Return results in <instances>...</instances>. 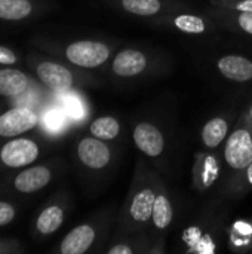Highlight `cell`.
<instances>
[{
	"label": "cell",
	"mask_w": 252,
	"mask_h": 254,
	"mask_svg": "<svg viewBox=\"0 0 252 254\" xmlns=\"http://www.w3.org/2000/svg\"><path fill=\"white\" fill-rule=\"evenodd\" d=\"M110 54V48L97 40H79L68 45L65 49L67 60L83 68H95L102 65L108 60Z\"/></svg>",
	"instance_id": "1"
},
{
	"label": "cell",
	"mask_w": 252,
	"mask_h": 254,
	"mask_svg": "<svg viewBox=\"0 0 252 254\" xmlns=\"http://www.w3.org/2000/svg\"><path fill=\"white\" fill-rule=\"evenodd\" d=\"M224 159L233 170L242 171L252 165V134L247 128L235 129L224 146Z\"/></svg>",
	"instance_id": "2"
},
{
	"label": "cell",
	"mask_w": 252,
	"mask_h": 254,
	"mask_svg": "<svg viewBox=\"0 0 252 254\" xmlns=\"http://www.w3.org/2000/svg\"><path fill=\"white\" fill-rule=\"evenodd\" d=\"M39 158V146L30 138H13L0 150V159L10 168L30 165Z\"/></svg>",
	"instance_id": "3"
},
{
	"label": "cell",
	"mask_w": 252,
	"mask_h": 254,
	"mask_svg": "<svg viewBox=\"0 0 252 254\" xmlns=\"http://www.w3.org/2000/svg\"><path fill=\"white\" fill-rule=\"evenodd\" d=\"M37 115L28 107H15L0 115V137L12 138L37 125Z\"/></svg>",
	"instance_id": "4"
},
{
	"label": "cell",
	"mask_w": 252,
	"mask_h": 254,
	"mask_svg": "<svg viewBox=\"0 0 252 254\" xmlns=\"http://www.w3.org/2000/svg\"><path fill=\"white\" fill-rule=\"evenodd\" d=\"M77 156L83 165L91 170H102L111 161V150L97 137H86L77 146Z\"/></svg>",
	"instance_id": "5"
},
{
	"label": "cell",
	"mask_w": 252,
	"mask_h": 254,
	"mask_svg": "<svg viewBox=\"0 0 252 254\" xmlns=\"http://www.w3.org/2000/svg\"><path fill=\"white\" fill-rule=\"evenodd\" d=\"M132 138L135 146L147 156L157 158L165 150V137L160 129L150 122H140L134 128Z\"/></svg>",
	"instance_id": "6"
},
{
	"label": "cell",
	"mask_w": 252,
	"mask_h": 254,
	"mask_svg": "<svg viewBox=\"0 0 252 254\" xmlns=\"http://www.w3.org/2000/svg\"><path fill=\"white\" fill-rule=\"evenodd\" d=\"M36 73L43 85H46L48 88H50L52 91H56V92H65L74 83L73 73L67 67L61 65L58 63L45 61L37 65Z\"/></svg>",
	"instance_id": "7"
},
{
	"label": "cell",
	"mask_w": 252,
	"mask_h": 254,
	"mask_svg": "<svg viewBox=\"0 0 252 254\" xmlns=\"http://www.w3.org/2000/svg\"><path fill=\"white\" fill-rule=\"evenodd\" d=\"M154 201H156V192L151 188L144 186L138 189L131 198L128 205L129 220L135 225H143L151 220Z\"/></svg>",
	"instance_id": "8"
},
{
	"label": "cell",
	"mask_w": 252,
	"mask_h": 254,
	"mask_svg": "<svg viewBox=\"0 0 252 254\" xmlns=\"http://www.w3.org/2000/svg\"><path fill=\"white\" fill-rule=\"evenodd\" d=\"M147 67V57L137 49H125L119 52L111 64L114 74L120 77H134L141 74Z\"/></svg>",
	"instance_id": "9"
},
{
	"label": "cell",
	"mask_w": 252,
	"mask_h": 254,
	"mask_svg": "<svg viewBox=\"0 0 252 254\" xmlns=\"http://www.w3.org/2000/svg\"><path fill=\"white\" fill-rule=\"evenodd\" d=\"M218 71L232 82H248L252 79V61L242 55H224L217 63Z\"/></svg>",
	"instance_id": "10"
},
{
	"label": "cell",
	"mask_w": 252,
	"mask_h": 254,
	"mask_svg": "<svg viewBox=\"0 0 252 254\" xmlns=\"http://www.w3.org/2000/svg\"><path fill=\"white\" fill-rule=\"evenodd\" d=\"M95 229L91 225H80L70 231L61 243L59 252L62 254L86 253L95 241Z\"/></svg>",
	"instance_id": "11"
},
{
	"label": "cell",
	"mask_w": 252,
	"mask_h": 254,
	"mask_svg": "<svg viewBox=\"0 0 252 254\" xmlns=\"http://www.w3.org/2000/svg\"><path fill=\"white\" fill-rule=\"evenodd\" d=\"M50 179H52V173L49 168L33 167V168H27L21 171L15 177L13 185H15V189L19 190L21 193H33L48 186Z\"/></svg>",
	"instance_id": "12"
},
{
	"label": "cell",
	"mask_w": 252,
	"mask_h": 254,
	"mask_svg": "<svg viewBox=\"0 0 252 254\" xmlns=\"http://www.w3.org/2000/svg\"><path fill=\"white\" fill-rule=\"evenodd\" d=\"M28 77L25 73L15 68L0 70V95L16 97L28 88Z\"/></svg>",
	"instance_id": "13"
},
{
	"label": "cell",
	"mask_w": 252,
	"mask_h": 254,
	"mask_svg": "<svg viewBox=\"0 0 252 254\" xmlns=\"http://www.w3.org/2000/svg\"><path fill=\"white\" fill-rule=\"evenodd\" d=\"M229 132V122L224 118H214L208 121L202 129V141L208 149H217Z\"/></svg>",
	"instance_id": "14"
},
{
	"label": "cell",
	"mask_w": 252,
	"mask_h": 254,
	"mask_svg": "<svg viewBox=\"0 0 252 254\" xmlns=\"http://www.w3.org/2000/svg\"><path fill=\"white\" fill-rule=\"evenodd\" d=\"M172 219H174V210L169 198L165 193H157L153 207V214H151L153 226L157 231H165L166 228H169Z\"/></svg>",
	"instance_id": "15"
},
{
	"label": "cell",
	"mask_w": 252,
	"mask_h": 254,
	"mask_svg": "<svg viewBox=\"0 0 252 254\" xmlns=\"http://www.w3.org/2000/svg\"><path fill=\"white\" fill-rule=\"evenodd\" d=\"M64 222V211L61 207L58 205H50L48 208H45L39 219H37V231L42 235H50L53 232H56L59 229V226Z\"/></svg>",
	"instance_id": "16"
},
{
	"label": "cell",
	"mask_w": 252,
	"mask_h": 254,
	"mask_svg": "<svg viewBox=\"0 0 252 254\" xmlns=\"http://www.w3.org/2000/svg\"><path fill=\"white\" fill-rule=\"evenodd\" d=\"M89 131L94 137L108 141V140H114L119 135L120 124L113 116H101V118H97L95 121H92Z\"/></svg>",
	"instance_id": "17"
},
{
	"label": "cell",
	"mask_w": 252,
	"mask_h": 254,
	"mask_svg": "<svg viewBox=\"0 0 252 254\" xmlns=\"http://www.w3.org/2000/svg\"><path fill=\"white\" fill-rule=\"evenodd\" d=\"M33 10L30 0H0V19L19 21L27 18Z\"/></svg>",
	"instance_id": "18"
},
{
	"label": "cell",
	"mask_w": 252,
	"mask_h": 254,
	"mask_svg": "<svg viewBox=\"0 0 252 254\" xmlns=\"http://www.w3.org/2000/svg\"><path fill=\"white\" fill-rule=\"evenodd\" d=\"M120 6L138 16H153L160 12L162 1L160 0H120Z\"/></svg>",
	"instance_id": "19"
},
{
	"label": "cell",
	"mask_w": 252,
	"mask_h": 254,
	"mask_svg": "<svg viewBox=\"0 0 252 254\" xmlns=\"http://www.w3.org/2000/svg\"><path fill=\"white\" fill-rule=\"evenodd\" d=\"M174 24L180 31H184L189 34H201L206 30V22L198 15H189V13L178 15L175 16Z\"/></svg>",
	"instance_id": "20"
},
{
	"label": "cell",
	"mask_w": 252,
	"mask_h": 254,
	"mask_svg": "<svg viewBox=\"0 0 252 254\" xmlns=\"http://www.w3.org/2000/svg\"><path fill=\"white\" fill-rule=\"evenodd\" d=\"M62 106H64V110H65L67 116H70L71 119L80 121L86 115L85 104H83V101L77 95H73V94L64 95L62 97Z\"/></svg>",
	"instance_id": "21"
},
{
	"label": "cell",
	"mask_w": 252,
	"mask_h": 254,
	"mask_svg": "<svg viewBox=\"0 0 252 254\" xmlns=\"http://www.w3.org/2000/svg\"><path fill=\"white\" fill-rule=\"evenodd\" d=\"M43 122H45V127L46 129H49L50 132H58L62 129L64 127V116L59 110H48L43 116Z\"/></svg>",
	"instance_id": "22"
},
{
	"label": "cell",
	"mask_w": 252,
	"mask_h": 254,
	"mask_svg": "<svg viewBox=\"0 0 252 254\" xmlns=\"http://www.w3.org/2000/svg\"><path fill=\"white\" fill-rule=\"evenodd\" d=\"M13 219H15V208L7 202L0 201V226L10 223Z\"/></svg>",
	"instance_id": "23"
},
{
	"label": "cell",
	"mask_w": 252,
	"mask_h": 254,
	"mask_svg": "<svg viewBox=\"0 0 252 254\" xmlns=\"http://www.w3.org/2000/svg\"><path fill=\"white\" fill-rule=\"evenodd\" d=\"M236 22L242 31L252 36V12H239Z\"/></svg>",
	"instance_id": "24"
},
{
	"label": "cell",
	"mask_w": 252,
	"mask_h": 254,
	"mask_svg": "<svg viewBox=\"0 0 252 254\" xmlns=\"http://www.w3.org/2000/svg\"><path fill=\"white\" fill-rule=\"evenodd\" d=\"M16 60H18V57L15 55L13 51H10L9 48L0 46V64L10 65V64H15Z\"/></svg>",
	"instance_id": "25"
},
{
	"label": "cell",
	"mask_w": 252,
	"mask_h": 254,
	"mask_svg": "<svg viewBox=\"0 0 252 254\" xmlns=\"http://www.w3.org/2000/svg\"><path fill=\"white\" fill-rule=\"evenodd\" d=\"M108 254H131L134 253V249L131 246H125V244H116L113 247H110L107 250Z\"/></svg>",
	"instance_id": "26"
},
{
	"label": "cell",
	"mask_w": 252,
	"mask_h": 254,
	"mask_svg": "<svg viewBox=\"0 0 252 254\" xmlns=\"http://www.w3.org/2000/svg\"><path fill=\"white\" fill-rule=\"evenodd\" d=\"M232 7L238 12H252V0H239Z\"/></svg>",
	"instance_id": "27"
},
{
	"label": "cell",
	"mask_w": 252,
	"mask_h": 254,
	"mask_svg": "<svg viewBox=\"0 0 252 254\" xmlns=\"http://www.w3.org/2000/svg\"><path fill=\"white\" fill-rule=\"evenodd\" d=\"M250 182L252 183V168H250Z\"/></svg>",
	"instance_id": "28"
},
{
	"label": "cell",
	"mask_w": 252,
	"mask_h": 254,
	"mask_svg": "<svg viewBox=\"0 0 252 254\" xmlns=\"http://www.w3.org/2000/svg\"><path fill=\"white\" fill-rule=\"evenodd\" d=\"M251 115H252V109H251Z\"/></svg>",
	"instance_id": "29"
}]
</instances>
